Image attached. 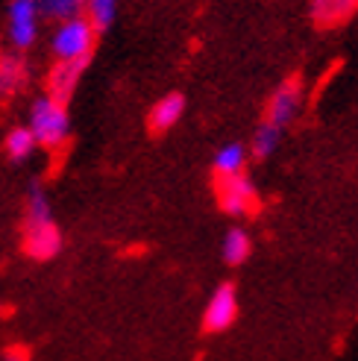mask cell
I'll use <instances>...</instances> for the list:
<instances>
[{
  "instance_id": "cell-13",
  "label": "cell",
  "mask_w": 358,
  "mask_h": 361,
  "mask_svg": "<svg viewBox=\"0 0 358 361\" xmlns=\"http://www.w3.org/2000/svg\"><path fill=\"white\" fill-rule=\"evenodd\" d=\"M39 150V141H35V135L30 133V126H12V130L6 133L4 138V153L12 159V161H27L32 159V153Z\"/></svg>"
},
{
  "instance_id": "cell-12",
  "label": "cell",
  "mask_w": 358,
  "mask_h": 361,
  "mask_svg": "<svg viewBox=\"0 0 358 361\" xmlns=\"http://www.w3.org/2000/svg\"><path fill=\"white\" fill-rule=\"evenodd\" d=\"M247 156H249V150L244 147V144H238V141L223 144V147L214 153L211 168H214V173H218V176L244 173V168H247Z\"/></svg>"
},
{
  "instance_id": "cell-17",
  "label": "cell",
  "mask_w": 358,
  "mask_h": 361,
  "mask_svg": "<svg viewBox=\"0 0 358 361\" xmlns=\"http://www.w3.org/2000/svg\"><path fill=\"white\" fill-rule=\"evenodd\" d=\"M39 4V12L50 21H68V18H77L85 9V0H35Z\"/></svg>"
},
{
  "instance_id": "cell-19",
  "label": "cell",
  "mask_w": 358,
  "mask_h": 361,
  "mask_svg": "<svg viewBox=\"0 0 358 361\" xmlns=\"http://www.w3.org/2000/svg\"><path fill=\"white\" fill-rule=\"evenodd\" d=\"M0 361H30V353L24 347L12 344V347H6L4 353H0Z\"/></svg>"
},
{
  "instance_id": "cell-16",
  "label": "cell",
  "mask_w": 358,
  "mask_h": 361,
  "mask_svg": "<svg viewBox=\"0 0 358 361\" xmlns=\"http://www.w3.org/2000/svg\"><path fill=\"white\" fill-rule=\"evenodd\" d=\"M249 250H253V241H249L247 229H229L223 238V259L229 264H244L249 259Z\"/></svg>"
},
{
  "instance_id": "cell-11",
  "label": "cell",
  "mask_w": 358,
  "mask_h": 361,
  "mask_svg": "<svg viewBox=\"0 0 358 361\" xmlns=\"http://www.w3.org/2000/svg\"><path fill=\"white\" fill-rule=\"evenodd\" d=\"M358 9V0H311V18L320 27L341 24Z\"/></svg>"
},
{
  "instance_id": "cell-18",
  "label": "cell",
  "mask_w": 358,
  "mask_h": 361,
  "mask_svg": "<svg viewBox=\"0 0 358 361\" xmlns=\"http://www.w3.org/2000/svg\"><path fill=\"white\" fill-rule=\"evenodd\" d=\"M32 221H53L50 197L39 183H32L27 191V224H32Z\"/></svg>"
},
{
  "instance_id": "cell-5",
  "label": "cell",
  "mask_w": 358,
  "mask_h": 361,
  "mask_svg": "<svg viewBox=\"0 0 358 361\" xmlns=\"http://www.w3.org/2000/svg\"><path fill=\"white\" fill-rule=\"evenodd\" d=\"M62 229L56 221H32L24 224V252L32 262H50L62 252Z\"/></svg>"
},
{
  "instance_id": "cell-15",
  "label": "cell",
  "mask_w": 358,
  "mask_h": 361,
  "mask_svg": "<svg viewBox=\"0 0 358 361\" xmlns=\"http://www.w3.org/2000/svg\"><path fill=\"white\" fill-rule=\"evenodd\" d=\"M85 21L92 24L97 32L103 30H109L115 24V18H118V0H85Z\"/></svg>"
},
{
  "instance_id": "cell-20",
  "label": "cell",
  "mask_w": 358,
  "mask_h": 361,
  "mask_svg": "<svg viewBox=\"0 0 358 361\" xmlns=\"http://www.w3.org/2000/svg\"><path fill=\"white\" fill-rule=\"evenodd\" d=\"M0 312H4V300H0Z\"/></svg>"
},
{
  "instance_id": "cell-3",
  "label": "cell",
  "mask_w": 358,
  "mask_h": 361,
  "mask_svg": "<svg viewBox=\"0 0 358 361\" xmlns=\"http://www.w3.org/2000/svg\"><path fill=\"white\" fill-rule=\"evenodd\" d=\"M39 21H42V12H39V4H35V0H9L6 35H9L12 50L24 53L39 42Z\"/></svg>"
},
{
  "instance_id": "cell-6",
  "label": "cell",
  "mask_w": 358,
  "mask_h": 361,
  "mask_svg": "<svg viewBox=\"0 0 358 361\" xmlns=\"http://www.w3.org/2000/svg\"><path fill=\"white\" fill-rule=\"evenodd\" d=\"M300 109H302V85H300V80H285L282 85H276V92L271 94L264 121H271V123L279 126V130H285L288 123L297 121Z\"/></svg>"
},
{
  "instance_id": "cell-1",
  "label": "cell",
  "mask_w": 358,
  "mask_h": 361,
  "mask_svg": "<svg viewBox=\"0 0 358 361\" xmlns=\"http://www.w3.org/2000/svg\"><path fill=\"white\" fill-rule=\"evenodd\" d=\"M30 133L39 141V147L56 150L70 138V115H68V103L53 100L50 94H42L30 103V115H27Z\"/></svg>"
},
{
  "instance_id": "cell-8",
  "label": "cell",
  "mask_w": 358,
  "mask_h": 361,
  "mask_svg": "<svg viewBox=\"0 0 358 361\" xmlns=\"http://www.w3.org/2000/svg\"><path fill=\"white\" fill-rule=\"evenodd\" d=\"M30 82V62L24 53L6 50L0 53V100H12L18 92H24Z\"/></svg>"
},
{
  "instance_id": "cell-9",
  "label": "cell",
  "mask_w": 358,
  "mask_h": 361,
  "mask_svg": "<svg viewBox=\"0 0 358 361\" xmlns=\"http://www.w3.org/2000/svg\"><path fill=\"white\" fill-rule=\"evenodd\" d=\"M85 65L88 62H62V59H56V65L47 71V82H44L47 92L44 94H50L53 100H59V103H68L77 92Z\"/></svg>"
},
{
  "instance_id": "cell-2",
  "label": "cell",
  "mask_w": 358,
  "mask_h": 361,
  "mask_svg": "<svg viewBox=\"0 0 358 361\" xmlns=\"http://www.w3.org/2000/svg\"><path fill=\"white\" fill-rule=\"evenodd\" d=\"M94 42H97V30L85 21V15H77L56 24V30L50 35V50L62 62H88L94 53Z\"/></svg>"
},
{
  "instance_id": "cell-10",
  "label": "cell",
  "mask_w": 358,
  "mask_h": 361,
  "mask_svg": "<svg viewBox=\"0 0 358 361\" xmlns=\"http://www.w3.org/2000/svg\"><path fill=\"white\" fill-rule=\"evenodd\" d=\"M183 115H185V97L179 92H171L162 100H156V106L150 109V130L153 133H168L183 121Z\"/></svg>"
},
{
  "instance_id": "cell-4",
  "label": "cell",
  "mask_w": 358,
  "mask_h": 361,
  "mask_svg": "<svg viewBox=\"0 0 358 361\" xmlns=\"http://www.w3.org/2000/svg\"><path fill=\"white\" fill-rule=\"evenodd\" d=\"M259 203V191L253 185V179L247 173H232V176H218V206L232 214V218H241L249 214Z\"/></svg>"
},
{
  "instance_id": "cell-14",
  "label": "cell",
  "mask_w": 358,
  "mask_h": 361,
  "mask_svg": "<svg viewBox=\"0 0 358 361\" xmlns=\"http://www.w3.org/2000/svg\"><path fill=\"white\" fill-rule=\"evenodd\" d=\"M279 141H282V130H279V126L271 123V121H261L256 126V133H253V141H249V153H253L256 159H267V156L276 153Z\"/></svg>"
},
{
  "instance_id": "cell-7",
  "label": "cell",
  "mask_w": 358,
  "mask_h": 361,
  "mask_svg": "<svg viewBox=\"0 0 358 361\" xmlns=\"http://www.w3.org/2000/svg\"><path fill=\"white\" fill-rule=\"evenodd\" d=\"M238 317V294L232 285H221L218 291L211 294L209 305H206V314H203V326L209 332H223L229 329Z\"/></svg>"
}]
</instances>
